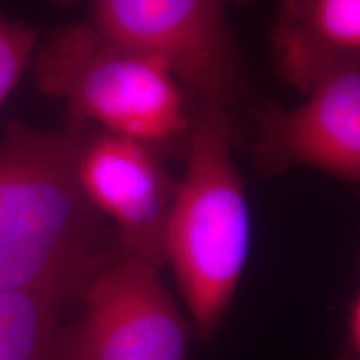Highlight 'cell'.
<instances>
[{
    "mask_svg": "<svg viewBox=\"0 0 360 360\" xmlns=\"http://www.w3.org/2000/svg\"><path fill=\"white\" fill-rule=\"evenodd\" d=\"M85 130L12 124L0 142V292H34L67 309L119 255L79 182Z\"/></svg>",
    "mask_w": 360,
    "mask_h": 360,
    "instance_id": "obj_1",
    "label": "cell"
},
{
    "mask_svg": "<svg viewBox=\"0 0 360 360\" xmlns=\"http://www.w3.org/2000/svg\"><path fill=\"white\" fill-rule=\"evenodd\" d=\"M187 132V167L169 212L165 264L195 332L210 337L231 310L249 259L250 214L227 107L205 102Z\"/></svg>",
    "mask_w": 360,
    "mask_h": 360,
    "instance_id": "obj_2",
    "label": "cell"
},
{
    "mask_svg": "<svg viewBox=\"0 0 360 360\" xmlns=\"http://www.w3.org/2000/svg\"><path fill=\"white\" fill-rule=\"evenodd\" d=\"M34 72L42 92L64 101L72 127L97 124L103 132L152 146L191 125L167 64L89 22L58 29L40 49Z\"/></svg>",
    "mask_w": 360,
    "mask_h": 360,
    "instance_id": "obj_3",
    "label": "cell"
},
{
    "mask_svg": "<svg viewBox=\"0 0 360 360\" xmlns=\"http://www.w3.org/2000/svg\"><path fill=\"white\" fill-rule=\"evenodd\" d=\"M247 0H87L98 32L154 53L177 82L229 107L245 92L244 67L227 22L229 4Z\"/></svg>",
    "mask_w": 360,
    "mask_h": 360,
    "instance_id": "obj_4",
    "label": "cell"
},
{
    "mask_svg": "<svg viewBox=\"0 0 360 360\" xmlns=\"http://www.w3.org/2000/svg\"><path fill=\"white\" fill-rule=\"evenodd\" d=\"M80 302L82 321L67 335L69 360H187L191 323L157 265L117 255Z\"/></svg>",
    "mask_w": 360,
    "mask_h": 360,
    "instance_id": "obj_5",
    "label": "cell"
},
{
    "mask_svg": "<svg viewBox=\"0 0 360 360\" xmlns=\"http://www.w3.org/2000/svg\"><path fill=\"white\" fill-rule=\"evenodd\" d=\"M90 204L114 225L119 255H132L162 269L165 229L175 184L150 143L109 132L87 137L77 165Z\"/></svg>",
    "mask_w": 360,
    "mask_h": 360,
    "instance_id": "obj_6",
    "label": "cell"
},
{
    "mask_svg": "<svg viewBox=\"0 0 360 360\" xmlns=\"http://www.w3.org/2000/svg\"><path fill=\"white\" fill-rule=\"evenodd\" d=\"M295 109L267 103L257 110L252 146L260 174L305 165L349 184L360 177V69L334 75Z\"/></svg>",
    "mask_w": 360,
    "mask_h": 360,
    "instance_id": "obj_7",
    "label": "cell"
},
{
    "mask_svg": "<svg viewBox=\"0 0 360 360\" xmlns=\"http://www.w3.org/2000/svg\"><path fill=\"white\" fill-rule=\"evenodd\" d=\"M272 57L281 77L304 94L359 69L360 0H282Z\"/></svg>",
    "mask_w": 360,
    "mask_h": 360,
    "instance_id": "obj_8",
    "label": "cell"
},
{
    "mask_svg": "<svg viewBox=\"0 0 360 360\" xmlns=\"http://www.w3.org/2000/svg\"><path fill=\"white\" fill-rule=\"evenodd\" d=\"M64 310L34 292H0V360H69Z\"/></svg>",
    "mask_w": 360,
    "mask_h": 360,
    "instance_id": "obj_9",
    "label": "cell"
},
{
    "mask_svg": "<svg viewBox=\"0 0 360 360\" xmlns=\"http://www.w3.org/2000/svg\"><path fill=\"white\" fill-rule=\"evenodd\" d=\"M35 45L37 32L34 29L7 19L0 12V107L29 67Z\"/></svg>",
    "mask_w": 360,
    "mask_h": 360,
    "instance_id": "obj_10",
    "label": "cell"
},
{
    "mask_svg": "<svg viewBox=\"0 0 360 360\" xmlns=\"http://www.w3.org/2000/svg\"><path fill=\"white\" fill-rule=\"evenodd\" d=\"M344 340L337 360H360V295L350 300L345 312Z\"/></svg>",
    "mask_w": 360,
    "mask_h": 360,
    "instance_id": "obj_11",
    "label": "cell"
}]
</instances>
